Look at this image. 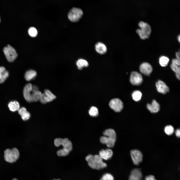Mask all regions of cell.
I'll list each match as a JSON object with an SVG mask.
<instances>
[{
    "mask_svg": "<svg viewBox=\"0 0 180 180\" xmlns=\"http://www.w3.org/2000/svg\"><path fill=\"white\" fill-rule=\"evenodd\" d=\"M88 166L93 169L100 170L107 166V165L103 161V159L99 155L94 156L90 154L86 158Z\"/></svg>",
    "mask_w": 180,
    "mask_h": 180,
    "instance_id": "1",
    "label": "cell"
},
{
    "mask_svg": "<svg viewBox=\"0 0 180 180\" xmlns=\"http://www.w3.org/2000/svg\"><path fill=\"white\" fill-rule=\"evenodd\" d=\"M103 134L104 136H102L100 138L101 142L106 144L108 148L113 147L116 139V134L114 130L111 128L107 129L104 131Z\"/></svg>",
    "mask_w": 180,
    "mask_h": 180,
    "instance_id": "2",
    "label": "cell"
},
{
    "mask_svg": "<svg viewBox=\"0 0 180 180\" xmlns=\"http://www.w3.org/2000/svg\"><path fill=\"white\" fill-rule=\"evenodd\" d=\"M138 25L140 29H137L136 32L141 39L144 40L148 38L151 32V30L150 26L147 23L142 21L139 22Z\"/></svg>",
    "mask_w": 180,
    "mask_h": 180,
    "instance_id": "3",
    "label": "cell"
},
{
    "mask_svg": "<svg viewBox=\"0 0 180 180\" xmlns=\"http://www.w3.org/2000/svg\"><path fill=\"white\" fill-rule=\"evenodd\" d=\"M19 156V152L16 148L12 149H8L4 152V159L6 162L9 163L15 162L18 159Z\"/></svg>",
    "mask_w": 180,
    "mask_h": 180,
    "instance_id": "4",
    "label": "cell"
},
{
    "mask_svg": "<svg viewBox=\"0 0 180 180\" xmlns=\"http://www.w3.org/2000/svg\"><path fill=\"white\" fill-rule=\"evenodd\" d=\"M3 50L7 60L9 62H14L18 56L16 50L9 44L5 46Z\"/></svg>",
    "mask_w": 180,
    "mask_h": 180,
    "instance_id": "5",
    "label": "cell"
},
{
    "mask_svg": "<svg viewBox=\"0 0 180 180\" xmlns=\"http://www.w3.org/2000/svg\"><path fill=\"white\" fill-rule=\"evenodd\" d=\"M83 14V12L80 9L73 8L69 12L68 17L71 22H76L81 18Z\"/></svg>",
    "mask_w": 180,
    "mask_h": 180,
    "instance_id": "6",
    "label": "cell"
},
{
    "mask_svg": "<svg viewBox=\"0 0 180 180\" xmlns=\"http://www.w3.org/2000/svg\"><path fill=\"white\" fill-rule=\"evenodd\" d=\"M54 144L55 146L58 147L62 146L63 148H66L70 152L72 148V144L71 142L67 138L62 139L57 138L54 140Z\"/></svg>",
    "mask_w": 180,
    "mask_h": 180,
    "instance_id": "7",
    "label": "cell"
},
{
    "mask_svg": "<svg viewBox=\"0 0 180 180\" xmlns=\"http://www.w3.org/2000/svg\"><path fill=\"white\" fill-rule=\"evenodd\" d=\"M110 108L116 112H119L123 108V103L120 99L114 98L111 100L109 103Z\"/></svg>",
    "mask_w": 180,
    "mask_h": 180,
    "instance_id": "8",
    "label": "cell"
},
{
    "mask_svg": "<svg viewBox=\"0 0 180 180\" xmlns=\"http://www.w3.org/2000/svg\"><path fill=\"white\" fill-rule=\"evenodd\" d=\"M131 158L134 164L136 165H138L142 160V154L139 150H134L130 152Z\"/></svg>",
    "mask_w": 180,
    "mask_h": 180,
    "instance_id": "9",
    "label": "cell"
},
{
    "mask_svg": "<svg viewBox=\"0 0 180 180\" xmlns=\"http://www.w3.org/2000/svg\"><path fill=\"white\" fill-rule=\"evenodd\" d=\"M32 86L30 83L27 84L24 87L23 90V94L25 99L29 102H32Z\"/></svg>",
    "mask_w": 180,
    "mask_h": 180,
    "instance_id": "10",
    "label": "cell"
},
{
    "mask_svg": "<svg viewBox=\"0 0 180 180\" xmlns=\"http://www.w3.org/2000/svg\"><path fill=\"white\" fill-rule=\"evenodd\" d=\"M130 81L131 83L134 85H139L143 81L141 75L136 72H133L131 74Z\"/></svg>",
    "mask_w": 180,
    "mask_h": 180,
    "instance_id": "11",
    "label": "cell"
},
{
    "mask_svg": "<svg viewBox=\"0 0 180 180\" xmlns=\"http://www.w3.org/2000/svg\"><path fill=\"white\" fill-rule=\"evenodd\" d=\"M142 175L141 170L139 168H134L131 171L128 180H142Z\"/></svg>",
    "mask_w": 180,
    "mask_h": 180,
    "instance_id": "12",
    "label": "cell"
},
{
    "mask_svg": "<svg viewBox=\"0 0 180 180\" xmlns=\"http://www.w3.org/2000/svg\"><path fill=\"white\" fill-rule=\"evenodd\" d=\"M141 72L146 75L148 76L152 72V66L147 62H144L142 64L140 68Z\"/></svg>",
    "mask_w": 180,
    "mask_h": 180,
    "instance_id": "13",
    "label": "cell"
},
{
    "mask_svg": "<svg viewBox=\"0 0 180 180\" xmlns=\"http://www.w3.org/2000/svg\"><path fill=\"white\" fill-rule=\"evenodd\" d=\"M156 86L158 92L164 94L166 93L169 91V88L163 82L159 80L156 83Z\"/></svg>",
    "mask_w": 180,
    "mask_h": 180,
    "instance_id": "14",
    "label": "cell"
},
{
    "mask_svg": "<svg viewBox=\"0 0 180 180\" xmlns=\"http://www.w3.org/2000/svg\"><path fill=\"white\" fill-rule=\"evenodd\" d=\"M42 94L41 92L39 90L37 86H33L32 96V102H36L39 100Z\"/></svg>",
    "mask_w": 180,
    "mask_h": 180,
    "instance_id": "15",
    "label": "cell"
},
{
    "mask_svg": "<svg viewBox=\"0 0 180 180\" xmlns=\"http://www.w3.org/2000/svg\"><path fill=\"white\" fill-rule=\"evenodd\" d=\"M147 107L148 109L152 113L157 112L160 109L159 104L155 100H153L151 104H148Z\"/></svg>",
    "mask_w": 180,
    "mask_h": 180,
    "instance_id": "16",
    "label": "cell"
},
{
    "mask_svg": "<svg viewBox=\"0 0 180 180\" xmlns=\"http://www.w3.org/2000/svg\"><path fill=\"white\" fill-rule=\"evenodd\" d=\"M99 155L101 158L105 160L110 159L113 154L112 150L110 149H102L99 152Z\"/></svg>",
    "mask_w": 180,
    "mask_h": 180,
    "instance_id": "17",
    "label": "cell"
},
{
    "mask_svg": "<svg viewBox=\"0 0 180 180\" xmlns=\"http://www.w3.org/2000/svg\"><path fill=\"white\" fill-rule=\"evenodd\" d=\"M95 48L96 52L100 54H104L107 52V48L106 46L101 42L97 43L95 45Z\"/></svg>",
    "mask_w": 180,
    "mask_h": 180,
    "instance_id": "18",
    "label": "cell"
},
{
    "mask_svg": "<svg viewBox=\"0 0 180 180\" xmlns=\"http://www.w3.org/2000/svg\"><path fill=\"white\" fill-rule=\"evenodd\" d=\"M19 114L20 115L22 119L24 120H28L30 118V113L27 111L26 108L24 107L20 108L18 110Z\"/></svg>",
    "mask_w": 180,
    "mask_h": 180,
    "instance_id": "19",
    "label": "cell"
},
{
    "mask_svg": "<svg viewBox=\"0 0 180 180\" xmlns=\"http://www.w3.org/2000/svg\"><path fill=\"white\" fill-rule=\"evenodd\" d=\"M9 76V73L3 66H0V83H3Z\"/></svg>",
    "mask_w": 180,
    "mask_h": 180,
    "instance_id": "20",
    "label": "cell"
},
{
    "mask_svg": "<svg viewBox=\"0 0 180 180\" xmlns=\"http://www.w3.org/2000/svg\"><path fill=\"white\" fill-rule=\"evenodd\" d=\"M37 75L36 72L33 70H30L26 71L24 75L26 80L30 81L35 78Z\"/></svg>",
    "mask_w": 180,
    "mask_h": 180,
    "instance_id": "21",
    "label": "cell"
},
{
    "mask_svg": "<svg viewBox=\"0 0 180 180\" xmlns=\"http://www.w3.org/2000/svg\"><path fill=\"white\" fill-rule=\"evenodd\" d=\"M8 106L10 111L14 112L19 109L20 105L18 101L16 100L12 101L8 103Z\"/></svg>",
    "mask_w": 180,
    "mask_h": 180,
    "instance_id": "22",
    "label": "cell"
},
{
    "mask_svg": "<svg viewBox=\"0 0 180 180\" xmlns=\"http://www.w3.org/2000/svg\"><path fill=\"white\" fill-rule=\"evenodd\" d=\"M44 94L46 103L52 101L56 98V96L48 90H45Z\"/></svg>",
    "mask_w": 180,
    "mask_h": 180,
    "instance_id": "23",
    "label": "cell"
},
{
    "mask_svg": "<svg viewBox=\"0 0 180 180\" xmlns=\"http://www.w3.org/2000/svg\"><path fill=\"white\" fill-rule=\"evenodd\" d=\"M76 64L78 68L80 70H82L83 67H87L88 66V62L82 59H80L78 60L76 62Z\"/></svg>",
    "mask_w": 180,
    "mask_h": 180,
    "instance_id": "24",
    "label": "cell"
},
{
    "mask_svg": "<svg viewBox=\"0 0 180 180\" xmlns=\"http://www.w3.org/2000/svg\"><path fill=\"white\" fill-rule=\"evenodd\" d=\"M142 94L140 91L136 90L134 91L132 94L133 99L136 101L140 100L141 98Z\"/></svg>",
    "mask_w": 180,
    "mask_h": 180,
    "instance_id": "25",
    "label": "cell"
},
{
    "mask_svg": "<svg viewBox=\"0 0 180 180\" xmlns=\"http://www.w3.org/2000/svg\"><path fill=\"white\" fill-rule=\"evenodd\" d=\"M70 152L66 148H63L58 150L57 152V154L59 156H68Z\"/></svg>",
    "mask_w": 180,
    "mask_h": 180,
    "instance_id": "26",
    "label": "cell"
},
{
    "mask_svg": "<svg viewBox=\"0 0 180 180\" xmlns=\"http://www.w3.org/2000/svg\"><path fill=\"white\" fill-rule=\"evenodd\" d=\"M169 59L165 56H162L159 59V63L160 65L162 66H166L169 62Z\"/></svg>",
    "mask_w": 180,
    "mask_h": 180,
    "instance_id": "27",
    "label": "cell"
},
{
    "mask_svg": "<svg viewBox=\"0 0 180 180\" xmlns=\"http://www.w3.org/2000/svg\"><path fill=\"white\" fill-rule=\"evenodd\" d=\"M90 115L92 117H96L98 115V108L94 106L92 107L89 111Z\"/></svg>",
    "mask_w": 180,
    "mask_h": 180,
    "instance_id": "28",
    "label": "cell"
},
{
    "mask_svg": "<svg viewBox=\"0 0 180 180\" xmlns=\"http://www.w3.org/2000/svg\"><path fill=\"white\" fill-rule=\"evenodd\" d=\"M164 131L168 135H171L174 132V128L172 126L170 125L167 126L164 128Z\"/></svg>",
    "mask_w": 180,
    "mask_h": 180,
    "instance_id": "29",
    "label": "cell"
},
{
    "mask_svg": "<svg viewBox=\"0 0 180 180\" xmlns=\"http://www.w3.org/2000/svg\"><path fill=\"white\" fill-rule=\"evenodd\" d=\"M29 35L32 37H35L38 34V31L36 28L32 27L30 28L28 30Z\"/></svg>",
    "mask_w": 180,
    "mask_h": 180,
    "instance_id": "30",
    "label": "cell"
},
{
    "mask_svg": "<svg viewBox=\"0 0 180 180\" xmlns=\"http://www.w3.org/2000/svg\"><path fill=\"white\" fill-rule=\"evenodd\" d=\"M113 176L111 174L106 173L104 174L100 178V180H114Z\"/></svg>",
    "mask_w": 180,
    "mask_h": 180,
    "instance_id": "31",
    "label": "cell"
},
{
    "mask_svg": "<svg viewBox=\"0 0 180 180\" xmlns=\"http://www.w3.org/2000/svg\"><path fill=\"white\" fill-rule=\"evenodd\" d=\"M170 66L172 70L175 73L180 72V66L177 65L174 63L172 62Z\"/></svg>",
    "mask_w": 180,
    "mask_h": 180,
    "instance_id": "32",
    "label": "cell"
},
{
    "mask_svg": "<svg viewBox=\"0 0 180 180\" xmlns=\"http://www.w3.org/2000/svg\"><path fill=\"white\" fill-rule=\"evenodd\" d=\"M39 100L41 103L43 104L46 103L45 98V96L44 93L42 94Z\"/></svg>",
    "mask_w": 180,
    "mask_h": 180,
    "instance_id": "33",
    "label": "cell"
},
{
    "mask_svg": "<svg viewBox=\"0 0 180 180\" xmlns=\"http://www.w3.org/2000/svg\"><path fill=\"white\" fill-rule=\"evenodd\" d=\"M144 180H156L154 176L152 175H149L146 176Z\"/></svg>",
    "mask_w": 180,
    "mask_h": 180,
    "instance_id": "34",
    "label": "cell"
},
{
    "mask_svg": "<svg viewBox=\"0 0 180 180\" xmlns=\"http://www.w3.org/2000/svg\"><path fill=\"white\" fill-rule=\"evenodd\" d=\"M172 62L174 63L177 65L180 66V60L178 58L173 59L172 60Z\"/></svg>",
    "mask_w": 180,
    "mask_h": 180,
    "instance_id": "35",
    "label": "cell"
},
{
    "mask_svg": "<svg viewBox=\"0 0 180 180\" xmlns=\"http://www.w3.org/2000/svg\"><path fill=\"white\" fill-rule=\"evenodd\" d=\"M175 134L176 136L179 138L180 136V131L179 129H178L176 130L175 132Z\"/></svg>",
    "mask_w": 180,
    "mask_h": 180,
    "instance_id": "36",
    "label": "cell"
},
{
    "mask_svg": "<svg viewBox=\"0 0 180 180\" xmlns=\"http://www.w3.org/2000/svg\"><path fill=\"white\" fill-rule=\"evenodd\" d=\"M176 56L177 58L180 60V52H178L176 53Z\"/></svg>",
    "mask_w": 180,
    "mask_h": 180,
    "instance_id": "37",
    "label": "cell"
},
{
    "mask_svg": "<svg viewBox=\"0 0 180 180\" xmlns=\"http://www.w3.org/2000/svg\"><path fill=\"white\" fill-rule=\"evenodd\" d=\"M180 35H179L178 37V40L179 42H180Z\"/></svg>",
    "mask_w": 180,
    "mask_h": 180,
    "instance_id": "38",
    "label": "cell"
},
{
    "mask_svg": "<svg viewBox=\"0 0 180 180\" xmlns=\"http://www.w3.org/2000/svg\"><path fill=\"white\" fill-rule=\"evenodd\" d=\"M12 180H18L16 178H14Z\"/></svg>",
    "mask_w": 180,
    "mask_h": 180,
    "instance_id": "39",
    "label": "cell"
},
{
    "mask_svg": "<svg viewBox=\"0 0 180 180\" xmlns=\"http://www.w3.org/2000/svg\"><path fill=\"white\" fill-rule=\"evenodd\" d=\"M60 180V179H55V180Z\"/></svg>",
    "mask_w": 180,
    "mask_h": 180,
    "instance_id": "40",
    "label": "cell"
},
{
    "mask_svg": "<svg viewBox=\"0 0 180 180\" xmlns=\"http://www.w3.org/2000/svg\"><path fill=\"white\" fill-rule=\"evenodd\" d=\"M0 21H1V20H0Z\"/></svg>",
    "mask_w": 180,
    "mask_h": 180,
    "instance_id": "41",
    "label": "cell"
}]
</instances>
